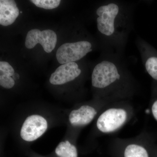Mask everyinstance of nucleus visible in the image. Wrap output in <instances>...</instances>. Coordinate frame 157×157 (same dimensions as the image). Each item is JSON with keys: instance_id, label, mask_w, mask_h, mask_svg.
<instances>
[{"instance_id": "17", "label": "nucleus", "mask_w": 157, "mask_h": 157, "mask_svg": "<svg viewBox=\"0 0 157 157\" xmlns=\"http://www.w3.org/2000/svg\"><path fill=\"white\" fill-rule=\"evenodd\" d=\"M22 13V11H20V13H21H21Z\"/></svg>"}, {"instance_id": "10", "label": "nucleus", "mask_w": 157, "mask_h": 157, "mask_svg": "<svg viewBox=\"0 0 157 157\" xmlns=\"http://www.w3.org/2000/svg\"><path fill=\"white\" fill-rule=\"evenodd\" d=\"M136 44L146 72L152 78L157 81V56H151L148 53L141 38H137Z\"/></svg>"}, {"instance_id": "9", "label": "nucleus", "mask_w": 157, "mask_h": 157, "mask_svg": "<svg viewBox=\"0 0 157 157\" xmlns=\"http://www.w3.org/2000/svg\"><path fill=\"white\" fill-rule=\"evenodd\" d=\"M19 14V11L15 1H0V24L7 26L12 24Z\"/></svg>"}, {"instance_id": "1", "label": "nucleus", "mask_w": 157, "mask_h": 157, "mask_svg": "<svg viewBox=\"0 0 157 157\" xmlns=\"http://www.w3.org/2000/svg\"><path fill=\"white\" fill-rule=\"evenodd\" d=\"M135 6L107 1L96 10L97 26L107 52L122 56L133 27Z\"/></svg>"}, {"instance_id": "16", "label": "nucleus", "mask_w": 157, "mask_h": 157, "mask_svg": "<svg viewBox=\"0 0 157 157\" xmlns=\"http://www.w3.org/2000/svg\"><path fill=\"white\" fill-rule=\"evenodd\" d=\"M151 112L154 117L157 121V100L154 102L151 107Z\"/></svg>"}, {"instance_id": "12", "label": "nucleus", "mask_w": 157, "mask_h": 157, "mask_svg": "<svg viewBox=\"0 0 157 157\" xmlns=\"http://www.w3.org/2000/svg\"><path fill=\"white\" fill-rule=\"evenodd\" d=\"M124 157H149L146 148L137 144H131L126 147Z\"/></svg>"}, {"instance_id": "3", "label": "nucleus", "mask_w": 157, "mask_h": 157, "mask_svg": "<svg viewBox=\"0 0 157 157\" xmlns=\"http://www.w3.org/2000/svg\"><path fill=\"white\" fill-rule=\"evenodd\" d=\"M93 51V45L87 40L66 43L59 47L56 57L61 64L79 60Z\"/></svg>"}, {"instance_id": "11", "label": "nucleus", "mask_w": 157, "mask_h": 157, "mask_svg": "<svg viewBox=\"0 0 157 157\" xmlns=\"http://www.w3.org/2000/svg\"><path fill=\"white\" fill-rule=\"evenodd\" d=\"M55 152L59 157H78L76 147L68 140L59 144L56 149Z\"/></svg>"}, {"instance_id": "14", "label": "nucleus", "mask_w": 157, "mask_h": 157, "mask_svg": "<svg viewBox=\"0 0 157 157\" xmlns=\"http://www.w3.org/2000/svg\"><path fill=\"white\" fill-rule=\"evenodd\" d=\"M14 74V70L11 65L7 62H0V75L13 76Z\"/></svg>"}, {"instance_id": "15", "label": "nucleus", "mask_w": 157, "mask_h": 157, "mask_svg": "<svg viewBox=\"0 0 157 157\" xmlns=\"http://www.w3.org/2000/svg\"><path fill=\"white\" fill-rule=\"evenodd\" d=\"M15 84L14 78L11 76L0 75V85L6 89H11Z\"/></svg>"}, {"instance_id": "13", "label": "nucleus", "mask_w": 157, "mask_h": 157, "mask_svg": "<svg viewBox=\"0 0 157 157\" xmlns=\"http://www.w3.org/2000/svg\"><path fill=\"white\" fill-rule=\"evenodd\" d=\"M31 2L39 8L53 9L59 6L60 0H31Z\"/></svg>"}, {"instance_id": "2", "label": "nucleus", "mask_w": 157, "mask_h": 157, "mask_svg": "<svg viewBox=\"0 0 157 157\" xmlns=\"http://www.w3.org/2000/svg\"><path fill=\"white\" fill-rule=\"evenodd\" d=\"M131 76L122 56L107 52L93 69L92 85L96 89L105 91L107 95L113 94L124 90Z\"/></svg>"}, {"instance_id": "8", "label": "nucleus", "mask_w": 157, "mask_h": 157, "mask_svg": "<svg viewBox=\"0 0 157 157\" xmlns=\"http://www.w3.org/2000/svg\"><path fill=\"white\" fill-rule=\"evenodd\" d=\"M97 112L93 107L83 105L79 109L70 113L69 121L75 126H83L89 124L95 117Z\"/></svg>"}, {"instance_id": "5", "label": "nucleus", "mask_w": 157, "mask_h": 157, "mask_svg": "<svg viewBox=\"0 0 157 157\" xmlns=\"http://www.w3.org/2000/svg\"><path fill=\"white\" fill-rule=\"evenodd\" d=\"M56 34L50 29L41 31L34 29L29 31L26 37L25 47L29 49L33 48L38 43L41 44L45 52L50 53L56 46Z\"/></svg>"}, {"instance_id": "6", "label": "nucleus", "mask_w": 157, "mask_h": 157, "mask_svg": "<svg viewBox=\"0 0 157 157\" xmlns=\"http://www.w3.org/2000/svg\"><path fill=\"white\" fill-rule=\"evenodd\" d=\"M47 128L48 124L44 117L38 115L30 116L23 124L21 137L25 141H34L41 137Z\"/></svg>"}, {"instance_id": "4", "label": "nucleus", "mask_w": 157, "mask_h": 157, "mask_svg": "<svg viewBox=\"0 0 157 157\" xmlns=\"http://www.w3.org/2000/svg\"><path fill=\"white\" fill-rule=\"evenodd\" d=\"M128 118V113L125 109L121 107L109 108L98 117L97 128L102 133H112L122 126Z\"/></svg>"}, {"instance_id": "7", "label": "nucleus", "mask_w": 157, "mask_h": 157, "mask_svg": "<svg viewBox=\"0 0 157 157\" xmlns=\"http://www.w3.org/2000/svg\"><path fill=\"white\" fill-rule=\"evenodd\" d=\"M82 73V70L76 62L61 65L51 75L49 81L55 85H62L73 81Z\"/></svg>"}]
</instances>
